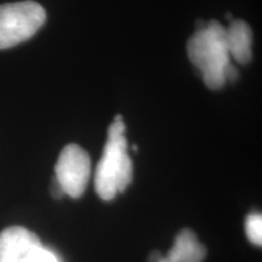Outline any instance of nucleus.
<instances>
[{
    "instance_id": "5",
    "label": "nucleus",
    "mask_w": 262,
    "mask_h": 262,
    "mask_svg": "<svg viewBox=\"0 0 262 262\" xmlns=\"http://www.w3.org/2000/svg\"><path fill=\"white\" fill-rule=\"evenodd\" d=\"M43 246L37 235L21 226L0 232V262H25L28 254Z\"/></svg>"
},
{
    "instance_id": "4",
    "label": "nucleus",
    "mask_w": 262,
    "mask_h": 262,
    "mask_svg": "<svg viewBox=\"0 0 262 262\" xmlns=\"http://www.w3.org/2000/svg\"><path fill=\"white\" fill-rule=\"evenodd\" d=\"M91 159L85 150L75 144H70L60 152L56 161V176L66 195L82 196L91 176Z\"/></svg>"
},
{
    "instance_id": "9",
    "label": "nucleus",
    "mask_w": 262,
    "mask_h": 262,
    "mask_svg": "<svg viewBox=\"0 0 262 262\" xmlns=\"http://www.w3.org/2000/svg\"><path fill=\"white\" fill-rule=\"evenodd\" d=\"M25 262H58V260L54 253L41 246L29 253Z\"/></svg>"
},
{
    "instance_id": "7",
    "label": "nucleus",
    "mask_w": 262,
    "mask_h": 262,
    "mask_svg": "<svg viewBox=\"0 0 262 262\" xmlns=\"http://www.w3.org/2000/svg\"><path fill=\"white\" fill-rule=\"evenodd\" d=\"M206 248L197 241L190 229H183L175 239V244L166 256L159 262H201L206 256Z\"/></svg>"
},
{
    "instance_id": "8",
    "label": "nucleus",
    "mask_w": 262,
    "mask_h": 262,
    "mask_svg": "<svg viewBox=\"0 0 262 262\" xmlns=\"http://www.w3.org/2000/svg\"><path fill=\"white\" fill-rule=\"evenodd\" d=\"M246 234L249 240L256 246L262 244V216L260 214H252L246 219Z\"/></svg>"
},
{
    "instance_id": "10",
    "label": "nucleus",
    "mask_w": 262,
    "mask_h": 262,
    "mask_svg": "<svg viewBox=\"0 0 262 262\" xmlns=\"http://www.w3.org/2000/svg\"><path fill=\"white\" fill-rule=\"evenodd\" d=\"M225 76L226 82L233 83L239 78V72H238L237 68L233 64L230 63L225 69Z\"/></svg>"
},
{
    "instance_id": "6",
    "label": "nucleus",
    "mask_w": 262,
    "mask_h": 262,
    "mask_svg": "<svg viewBox=\"0 0 262 262\" xmlns=\"http://www.w3.org/2000/svg\"><path fill=\"white\" fill-rule=\"evenodd\" d=\"M253 32L250 26L241 19L233 20L226 28V44L229 56L240 64L252 60Z\"/></svg>"
},
{
    "instance_id": "3",
    "label": "nucleus",
    "mask_w": 262,
    "mask_h": 262,
    "mask_svg": "<svg viewBox=\"0 0 262 262\" xmlns=\"http://www.w3.org/2000/svg\"><path fill=\"white\" fill-rule=\"evenodd\" d=\"M45 19V10L35 1L0 5V50L14 47L32 37Z\"/></svg>"
},
{
    "instance_id": "11",
    "label": "nucleus",
    "mask_w": 262,
    "mask_h": 262,
    "mask_svg": "<svg viewBox=\"0 0 262 262\" xmlns=\"http://www.w3.org/2000/svg\"><path fill=\"white\" fill-rule=\"evenodd\" d=\"M51 192H52L53 196L56 197V198H60V197H62L66 194L62 187L59 185V183L57 182L56 178L53 179V181H52Z\"/></svg>"
},
{
    "instance_id": "12",
    "label": "nucleus",
    "mask_w": 262,
    "mask_h": 262,
    "mask_svg": "<svg viewBox=\"0 0 262 262\" xmlns=\"http://www.w3.org/2000/svg\"><path fill=\"white\" fill-rule=\"evenodd\" d=\"M162 255L159 253V252H155V253H151L150 255V258H149V261L150 262H159L161 259Z\"/></svg>"
},
{
    "instance_id": "2",
    "label": "nucleus",
    "mask_w": 262,
    "mask_h": 262,
    "mask_svg": "<svg viewBox=\"0 0 262 262\" xmlns=\"http://www.w3.org/2000/svg\"><path fill=\"white\" fill-rule=\"evenodd\" d=\"M187 55L201 72L203 81L211 90L225 85V72L230 56L226 44V28L216 20H211L198 29L187 43Z\"/></svg>"
},
{
    "instance_id": "1",
    "label": "nucleus",
    "mask_w": 262,
    "mask_h": 262,
    "mask_svg": "<svg viewBox=\"0 0 262 262\" xmlns=\"http://www.w3.org/2000/svg\"><path fill=\"white\" fill-rule=\"evenodd\" d=\"M125 125L121 115L116 116L108 130V139L94 175V186L98 196L112 200L122 192L132 181V161L127 154Z\"/></svg>"
}]
</instances>
